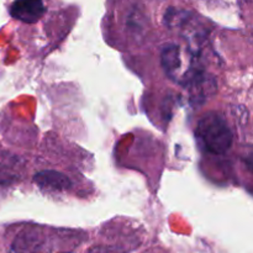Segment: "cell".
Segmentation results:
<instances>
[{"mask_svg":"<svg viewBox=\"0 0 253 253\" xmlns=\"http://www.w3.org/2000/svg\"><path fill=\"white\" fill-rule=\"evenodd\" d=\"M162 66L166 74L177 82L178 74L182 69V53L175 44H167L162 52Z\"/></svg>","mask_w":253,"mask_h":253,"instance_id":"5b68a950","label":"cell"},{"mask_svg":"<svg viewBox=\"0 0 253 253\" xmlns=\"http://www.w3.org/2000/svg\"><path fill=\"white\" fill-rule=\"evenodd\" d=\"M195 137L200 148L207 153L224 155L231 147L234 133L221 114L209 111L198 121Z\"/></svg>","mask_w":253,"mask_h":253,"instance_id":"6da1fadb","label":"cell"},{"mask_svg":"<svg viewBox=\"0 0 253 253\" xmlns=\"http://www.w3.org/2000/svg\"><path fill=\"white\" fill-rule=\"evenodd\" d=\"M46 12L42 0H15L10 7V14L14 19L25 24H35Z\"/></svg>","mask_w":253,"mask_h":253,"instance_id":"7a4b0ae2","label":"cell"},{"mask_svg":"<svg viewBox=\"0 0 253 253\" xmlns=\"http://www.w3.org/2000/svg\"><path fill=\"white\" fill-rule=\"evenodd\" d=\"M11 253H49L47 241L36 230H25L17 235Z\"/></svg>","mask_w":253,"mask_h":253,"instance_id":"3957f363","label":"cell"},{"mask_svg":"<svg viewBox=\"0 0 253 253\" xmlns=\"http://www.w3.org/2000/svg\"><path fill=\"white\" fill-rule=\"evenodd\" d=\"M35 183L47 192H63L71 188V180L56 170H41L34 177Z\"/></svg>","mask_w":253,"mask_h":253,"instance_id":"277c9868","label":"cell"}]
</instances>
